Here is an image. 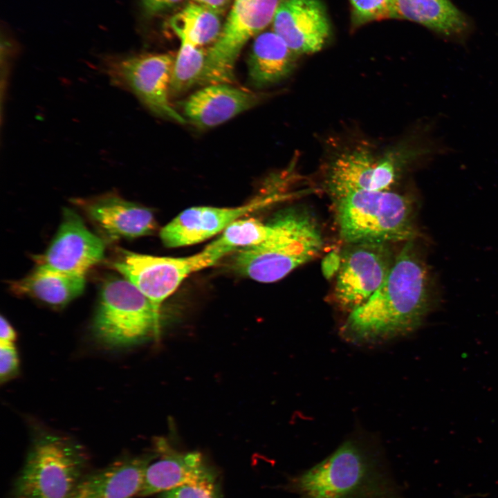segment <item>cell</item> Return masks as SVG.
Wrapping results in <instances>:
<instances>
[{"mask_svg": "<svg viewBox=\"0 0 498 498\" xmlns=\"http://www.w3.org/2000/svg\"><path fill=\"white\" fill-rule=\"evenodd\" d=\"M432 278L414 240L405 242L378 290L349 313L342 333L357 342H376L420 326L432 304Z\"/></svg>", "mask_w": 498, "mask_h": 498, "instance_id": "1", "label": "cell"}, {"mask_svg": "<svg viewBox=\"0 0 498 498\" xmlns=\"http://www.w3.org/2000/svg\"><path fill=\"white\" fill-rule=\"evenodd\" d=\"M446 150L441 140L427 137L421 142H407L381 157L365 147L340 154L331 163L326 187L335 201L356 190H389L414 161L429 159Z\"/></svg>", "mask_w": 498, "mask_h": 498, "instance_id": "5", "label": "cell"}, {"mask_svg": "<svg viewBox=\"0 0 498 498\" xmlns=\"http://www.w3.org/2000/svg\"><path fill=\"white\" fill-rule=\"evenodd\" d=\"M272 23L273 30L297 55L320 50L331 34L320 0H279Z\"/></svg>", "mask_w": 498, "mask_h": 498, "instance_id": "14", "label": "cell"}, {"mask_svg": "<svg viewBox=\"0 0 498 498\" xmlns=\"http://www.w3.org/2000/svg\"><path fill=\"white\" fill-rule=\"evenodd\" d=\"M302 498H400L375 459L347 441L294 481Z\"/></svg>", "mask_w": 498, "mask_h": 498, "instance_id": "3", "label": "cell"}, {"mask_svg": "<svg viewBox=\"0 0 498 498\" xmlns=\"http://www.w3.org/2000/svg\"><path fill=\"white\" fill-rule=\"evenodd\" d=\"M19 360L15 344L0 343V380L6 382L16 376Z\"/></svg>", "mask_w": 498, "mask_h": 498, "instance_id": "26", "label": "cell"}, {"mask_svg": "<svg viewBox=\"0 0 498 498\" xmlns=\"http://www.w3.org/2000/svg\"><path fill=\"white\" fill-rule=\"evenodd\" d=\"M210 243L188 257L152 256L123 250L112 266L133 284L151 303L160 316V307L192 273L212 266L230 254Z\"/></svg>", "mask_w": 498, "mask_h": 498, "instance_id": "8", "label": "cell"}, {"mask_svg": "<svg viewBox=\"0 0 498 498\" xmlns=\"http://www.w3.org/2000/svg\"><path fill=\"white\" fill-rule=\"evenodd\" d=\"M272 232L270 221L264 223L255 218L239 219L227 227L212 243L232 252L264 242Z\"/></svg>", "mask_w": 498, "mask_h": 498, "instance_id": "24", "label": "cell"}, {"mask_svg": "<svg viewBox=\"0 0 498 498\" xmlns=\"http://www.w3.org/2000/svg\"><path fill=\"white\" fill-rule=\"evenodd\" d=\"M85 276L66 274L43 267L37 268L24 278L12 282L11 290L21 296L61 307L80 296L85 287Z\"/></svg>", "mask_w": 498, "mask_h": 498, "instance_id": "21", "label": "cell"}, {"mask_svg": "<svg viewBox=\"0 0 498 498\" xmlns=\"http://www.w3.org/2000/svg\"><path fill=\"white\" fill-rule=\"evenodd\" d=\"M196 3L211 9L219 14L223 13L227 9L230 0H192Z\"/></svg>", "mask_w": 498, "mask_h": 498, "instance_id": "30", "label": "cell"}, {"mask_svg": "<svg viewBox=\"0 0 498 498\" xmlns=\"http://www.w3.org/2000/svg\"><path fill=\"white\" fill-rule=\"evenodd\" d=\"M220 15L211 9L191 3L170 19L169 25L180 40L202 48L214 44L219 38L223 26Z\"/></svg>", "mask_w": 498, "mask_h": 498, "instance_id": "22", "label": "cell"}, {"mask_svg": "<svg viewBox=\"0 0 498 498\" xmlns=\"http://www.w3.org/2000/svg\"><path fill=\"white\" fill-rule=\"evenodd\" d=\"M180 41L172 75L171 95L181 94L196 85H202L205 66L206 51L188 42Z\"/></svg>", "mask_w": 498, "mask_h": 498, "instance_id": "23", "label": "cell"}, {"mask_svg": "<svg viewBox=\"0 0 498 498\" xmlns=\"http://www.w3.org/2000/svg\"><path fill=\"white\" fill-rule=\"evenodd\" d=\"M395 259L389 243H349L337 271L333 295L338 307L350 313L367 302L387 277Z\"/></svg>", "mask_w": 498, "mask_h": 498, "instance_id": "11", "label": "cell"}, {"mask_svg": "<svg viewBox=\"0 0 498 498\" xmlns=\"http://www.w3.org/2000/svg\"><path fill=\"white\" fill-rule=\"evenodd\" d=\"M148 464L141 458L115 462L82 477L68 498H131L141 488Z\"/></svg>", "mask_w": 498, "mask_h": 498, "instance_id": "17", "label": "cell"}, {"mask_svg": "<svg viewBox=\"0 0 498 498\" xmlns=\"http://www.w3.org/2000/svg\"><path fill=\"white\" fill-rule=\"evenodd\" d=\"M103 241L91 232L81 217L65 208L61 224L46 251L35 257L37 266L85 276L104 257Z\"/></svg>", "mask_w": 498, "mask_h": 498, "instance_id": "12", "label": "cell"}, {"mask_svg": "<svg viewBox=\"0 0 498 498\" xmlns=\"http://www.w3.org/2000/svg\"><path fill=\"white\" fill-rule=\"evenodd\" d=\"M279 1L233 0L219 38L206 50L202 85L234 82V66L242 48L273 21Z\"/></svg>", "mask_w": 498, "mask_h": 498, "instance_id": "10", "label": "cell"}, {"mask_svg": "<svg viewBox=\"0 0 498 498\" xmlns=\"http://www.w3.org/2000/svg\"><path fill=\"white\" fill-rule=\"evenodd\" d=\"M297 55L273 30L255 37L247 60L252 86L262 89L278 83L293 71Z\"/></svg>", "mask_w": 498, "mask_h": 498, "instance_id": "19", "label": "cell"}, {"mask_svg": "<svg viewBox=\"0 0 498 498\" xmlns=\"http://www.w3.org/2000/svg\"><path fill=\"white\" fill-rule=\"evenodd\" d=\"M280 198L277 195L256 197L237 207L194 206L187 208L160 232L163 243L167 248L196 244L221 233L231 223L244 215L266 207Z\"/></svg>", "mask_w": 498, "mask_h": 498, "instance_id": "13", "label": "cell"}, {"mask_svg": "<svg viewBox=\"0 0 498 498\" xmlns=\"http://www.w3.org/2000/svg\"><path fill=\"white\" fill-rule=\"evenodd\" d=\"M213 483L200 453H168L148 464L138 496L166 492L185 485Z\"/></svg>", "mask_w": 498, "mask_h": 498, "instance_id": "18", "label": "cell"}, {"mask_svg": "<svg viewBox=\"0 0 498 498\" xmlns=\"http://www.w3.org/2000/svg\"><path fill=\"white\" fill-rule=\"evenodd\" d=\"M391 18L418 23L448 38H461L469 29L467 18L450 0H392Z\"/></svg>", "mask_w": 498, "mask_h": 498, "instance_id": "20", "label": "cell"}, {"mask_svg": "<svg viewBox=\"0 0 498 498\" xmlns=\"http://www.w3.org/2000/svg\"><path fill=\"white\" fill-rule=\"evenodd\" d=\"M76 203L109 240L150 235L157 228L150 210L116 194L77 199Z\"/></svg>", "mask_w": 498, "mask_h": 498, "instance_id": "15", "label": "cell"}, {"mask_svg": "<svg viewBox=\"0 0 498 498\" xmlns=\"http://www.w3.org/2000/svg\"><path fill=\"white\" fill-rule=\"evenodd\" d=\"M17 333L14 328L6 318L1 316L0 321V343L15 344Z\"/></svg>", "mask_w": 498, "mask_h": 498, "instance_id": "29", "label": "cell"}, {"mask_svg": "<svg viewBox=\"0 0 498 498\" xmlns=\"http://www.w3.org/2000/svg\"><path fill=\"white\" fill-rule=\"evenodd\" d=\"M86 458L71 439L44 433L34 440L17 479L15 498H68L82 478Z\"/></svg>", "mask_w": 498, "mask_h": 498, "instance_id": "6", "label": "cell"}, {"mask_svg": "<svg viewBox=\"0 0 498 498\" xmlns=\"http://www.w3.org/2000/svg\"><path fill=\"white\" fill-rule=\"evenodd\" d=\"M163 498H214L213 483L185 485L166 491Z\"/></svg>", "mask_w": 498, "mask_h": 498, "instance_id": "27", "label": "cell"}, {"mask_svg": "<svg viewBox=\"0 0 498 498\" xmlns=\"http://www.w3.org/2000/svg\"><path fill=\"white\" fill-rule=\"evenodd\" d=\"M160 316L150 301L125 278L105 281L93 321V332L109 347H127L158 333Z\"/></svg>", "mask_w": 498, "mask_h": 498, "instance_id": "7", "label": "cell"}, {"mask_svg": "<svg viewBox=\"0 0 498 498\" xmlns=\"http://www.w3.org/2000/svg\"><path fill=\"white\" fill-rule=\"evenodd\" d=\"M340 234L348 243L415 240L412 199L389 190H356L335 200Z\"/></svg>", "mask_w": 498, "mask_h": 498, "instance_id": "4", "label": "cell"}, {"mask_svg": "<svg viewBox=\"0 0 498 498\" xmlns=\"http://www.w3.org/2000/svg\"><path fill=\"white\" fill-rule=\"evenodd\" d=\"M352 28L391 18L392 0H349Z\"/></svg>", "mask_w": 498, "mask_h": 498, "instance_id": "25", "label": "cell"}, {"mask_svg": "<svg viewBox=\"0 0 498 498\" xmlns=\"http://www.w3.org/2000/svg\"><path fill=\"white\" fill-rule=\"evenodd\" d=\"M181 0H140L144 14L151 17L172 8Z\"/></svg>", "mask_w": 498, "mask_h": 498, "instance_id": "28", "label": "cell"}, {"mask_svg": "<svg viewBox=\"0 0 498 498\" xmlns=\"http://www.w3.org/2000/svg\"><path fill=\"white\" fill-rule=\"evenodd\" d=\"M270 222V237L258 245L235 251L231 265L239 275L261 283L284 278L315 258L324 245L315 217L304 208L284 210Z\"/></svg>", "mask_w": 498, "mask_h": 498, "instance_id": "2", "label": "cell"}, {"mask_svg": "<svg viewBox=\"0 0 498 498\" xmlns=\"http://www.w3.org/2000/svg\"><path fill=\"white\" fill-rule=\"evenodd\" d=\"M175 59L171 53L113 56L104 67L112 82L130 91L154 114L184 124L186 119L170 100Z\"/></svg>", "mask_w": 498, "mask_h": 498, "instance_id": "9", "label": "cell"}, {"mask_svg": "<svg viewBox=\"0 0 498 498\" xmlns=\"http://www.w3.org/2000/svg\"><path fill=\"white\" fill-rule=\"evenodd\" d=\"M260 93L232 84L205 85L180 102L183 116L199 129H210L255 107Z\"/></svg>", "mask_w": 498, "mask_h": 498, "instance_id": "16", "label": "cell"}]
</instances>
